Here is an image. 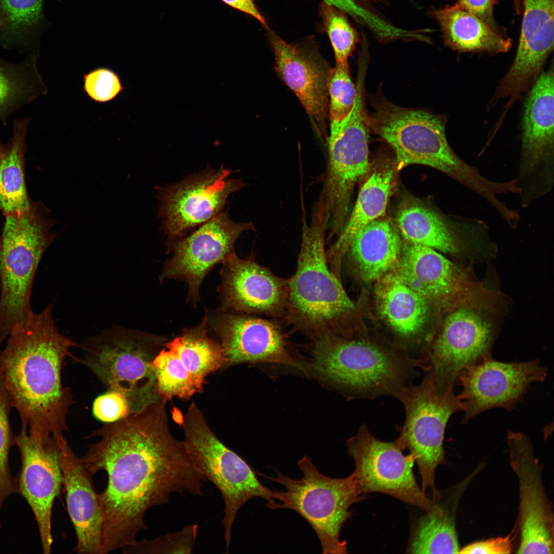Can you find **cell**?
<instances>
[{"mask_svg":"<svg viewBox=\"0 0 554 554\" xmlns=\"http://www.w3.org/2000/svg\"><path fill=\"white\" fill-rule=\"evenodd\" d=\"M162 400L108 423L89 438L99 440L81 460L93 476L106 472L98 497L103 515L102 553L133 544L147 529L145 514L168 503L173 493L201 496L207 479L193 464L183 441L171 433Z\"/></svg>","mask_w":554,"mask_h":554,"instance_id":"1","label":"cell"},{"mask_svg":"<svg viewBox=\"0 0 554 554\" xmlns=\"http://www.w3.org/2000/svg\"><path fill=\"white\" fill-rule=\"evenodd\" d=\"M53 305L33 311L8 335L0 349V377L29 434L39 441L53 438L64 447L72 398L62 370L78 344L59 331Z\"/></svg>","mask_w":554,"mask_h":554,"instance_id":"2","label":"cell"},{"mask_svg":"<svg viewBox=\"0 0 554 554\" xmlns=\"http://www.w3.org/2000/svg\"><path fill=\"white\" fill-rule=\"evenodd\" d=\"M370 102L374 111L366 112L369 129L392 148L401 166L420 164L437 169L484 199L493 193L496 181L481 175L451 148L440 116L396 105L380 93L371 96Z\"/></svg>","mask_w":554,"mask_h":554,"instance_id":"3","label":"cell"},{"mask_svg":"<svg viewBox=\"0 0 554 554\" xmlns=\"http://www.w3.org/2000/svg\"><path fill=\"white\" fill-rule=\"evenodd\" d=\"M303 219L297 267L288 279L284 319L312 340L338 335L342 320L355 306L329 268L325 249L327 229L322 213L313 207L310 222Z\"/></svg>","mask_w":554,"mask_h":554,"instance_id":"4","label":"cell"},{"mask_svg":"<svg viewBox=\"0 0 554 554\" xmlns=\"http://www.w3.org/2000/svg\"><path fill=\"white\" fill-rule=\"evenodd\" d=\"M307 372L351 399L396 398L418 375L408 356L375 343L326 335L312 340Z\"/></svg>","mask_w":554,"mask_h":554,"instance_id":"5","label":"cell"},{"mask_svg":"<svg viewBox=\"0 0 554 554\" xmlns=\"http://www.w3.org/2000/svg\"><path fill=\"white\" fill-rule=\"evenodd\" d=\"M42 201L5 215L0 236V346L33 311L31 296L41 261L56 235L55 221Z\"/></svg>","mask_w":554,"mask_h":554,"instance_id":"6","label":"cell"},{"mask_svg":"<svg viewBox=\"0 0 554 554\" xmlns=\"http://www.w3.org/2000/svg\"><path fill=\"white\" fill-rule=\"evenodd\" d=\"M164 338L114 326L78 344L82 357L75 361L88 368L108 389L122 393L130 413L163 400L159 394L153 360Z\"/></svg>","mask_w":554,"mask_h":554,"instance_id":"7","label":"cell"},{"mask_svg":"<svg viewBox=\"0 0 554 554\" xmlns=\"http://www.w3.org/2000/svg\"><path fill=\"white\" fill-rule=\"evenodd\" d=\"M180 424L183 442L193 464L223 498L222 523L225 553H229L232 527L241 507L249 500L259 497L266 500L265 506L271 509L276 503L275 492L262 485L249 464L216 437L194 402L182 416Z\"/></svg>","mask_w":554,"mask_h":554,"instance_id":"8","label":"cell"},{"mask_svg":"<svg viewBox=\"0 0 554 554\" xmlns=\"http://www.w3.org/2000/svg\"><path fill=\"white\" fill-rule=\"evenodd\" d=\"M303 476L293 479L276 471V477H264L283 485L285 491H274L276 503L272 509H289L311 526L325 554L347 553L345 541L340 540L344 523L351 516L350 507L364 499L357 490L352 473L332 478L320 472L305 456L298 462Z\"/></svg>","mask_w":554,"mask_h":554,"instance_id":"9","label":"cell"},{"mask_svg":"<svg viewBox=\"0 0 554 554\" xmlns=\"http://www.w3.org/2000/svg\"><path fill=\"white\" fill-rule=\"evenodd\" d=\"M365 74L358 73L357 95L350 114L330 125L328 160L320 197L316 202L328 222L330 230L341 231L357 183L369 173L368 131L364 106Z\"/></svg>","mask_w":554,"mask_h":554,"instance_id":"10","label":"cell"},{"mask_svg":"<svg viewBox=\"0 0 554 554\" xmlns=\"http://www.w3.org/2000/svg\"><path fill=\"white\" fill-rule=\"evenodd\" d=\"M395 398L404 406L405 418L395 442L403 450H409L418 467L422 490L425 493L430 488L436 501L441 494L436 487V470L446 463L445 428L450 417L460 411L457 395L453 390L439 391L425 375L420 384H410Z\"/></svg>","mask_w":554,"mask_h":554,"instance_id":"11","label":"cell"},{"mask_svg":"<svg viewBox=\"0 0 554 554\" xmlns=\"http://www.w3.org/2000/svg\"><path fill=\"white\" fill-rule=\"evenodd\" d=\"M519 173L521 206L549 192L554 183L553 70L552 64L533 84L525 102Z\"/></svg>","mask_w":554,"mask_h":554,"instance_id":"12","label":"cell"},{"mask_svg":"<svg viewBox=\"0 0 554 554\" xmlns=\"http://www.w3.org/2000/svg\"><path fill=\"white\" fill-rule=\"evenodd\" d=\"M347 452L355 463L352 474L358 493H383L426 512L433 508L435 501L429 499L419 487L414 476L413 457L405 455L395 442L375 438L366 424L346 443Z\"/></svg>","mask_w":554,"mask_h":554,"instance_id":"13","label":"cell"},{"mask_svg":"<svg viewBox=\"0 0 554 554\" xmlns=\"http://www.w3.org/2000/svg\"><path fill=\"white\" fill-rule=\"evenodd\" d=\"M492 339L490 324L476 308L454 309L419 367L439 391L453 390L465 367L491 357Z\"/></svg>","mask_w":554,"mask_h":554,"instance_id":"14","label":"cell"},{"mask_svg":"<svg viewBox=\"0 0 554 554\" xmlns=\"http://www.w3.org/2000/svg\"><path fill=\"white\" fill-rule=\"evenodd\" d=\"M506 439L510 465L519 483L516 553L553 554V513L542 480V464L525 434L508 431Z\"/></svg>","mask_w":554,"mask_h":554,"instance_id":"15","label":"cell"},{"mask_svg":"<svg viewBox=\"0 0 554 554\" xmlns=\"http://www.w3.org/2000/svg\"><path fill=\"white\" fill-rule=\"evenodd\" d=\"M231 173L223 165L156 187L161 228L169 239L182 236L222 212L229 196L246 186L241 180L230 177Z\"/></svg>","mask_w":554,"mask_h":554,"instance_id":"16","label":"cell"},{"mask_svg":"<svg viewBox=\"0 0 554 554\" xmlns=\"http://www.w3.org/2000/svg\"><path fill=\"white\" fill-rule=\"evenodd\" d=\"M207 325L220 341L225 366L244 363L281 364L306 373L283 328L275 320L218 309L206 315Z\"/></svg>","mask_w":554,"mask_h":554,"instance_id":"17","label":"cell"},{"mask_svg":"<svg viewBox=\"0 0 554 554\" xmlns=\"http://www.w3.org/2000/svg\"><path fill=\"white\" fill-rule=\"evenodd\" d=\"M547 371L538 360L504 363L492 357L465 367L459 377L462 390L457 395L464 413L462 423L492 408L513 409L531 384L545 379Z\"/></svg>","mask_w":554,"mask_h":554,"instance_id":"18","label":"cell"},{"mask_svg":"<svg viewBox=\"0 0 554 554\" xmlns=\"http://www.w3.org/2000/svg\"><path fill=\"white\" fill-rule=\"evenodd\" d=\"M255 230L252 223L234 222L222 211L187 237L169 243L173 255L165 263L160 280L185 282L188 286L187 300L195 305L201 284L210 270L234 252L242 233Z\"/></svg>","mask_w":554,"mask_h":554,"instance_id":"19","label":"cell"},{"mask_svg":"<svg viewBox=\"0 0 554 554\" xmlns=\"http://www.w3.org/2000/svg\"><path fill=\"white\" fill-rule=\"evenodd\" d=\"M268 36L276 73L299 100L317 135L327 141L328 86L332 68L312 38L293 44L270 30Z\"/></svg>","mask_w":554,"mask_h":554,"instance_id":"20","label":"cell"},{"mask_svg":"<svg viewBox=\"0 0 554 554\" xmlns=\"http://www.w3.org/2000/svg\"><path fill=\"white\" fill-rule=\"evenodd\" d=\"M394 270L402 282L438 306L476 308L480 287L436 250L405 241Z\"/></svg>","mask_w":554,"mask_h":554,"instance_id":"21","label":"cell"},{"mask_svg":"<svg viewBox=\"0 0 554 554\" xmlns=\"http://www.w3.org/2000/svg\"><path fill=\"white\" fill-rule=\"evenodd\" d=\"M18 448L21 471L17 479L18 492L30 507L36 521L43 552H51L52 509L63 485L59 464L61 447L54 439L38 441L22 425L14 436Z\"/></svg>","mask_w":554,"mask_h":554,"instance_id":"22","label":"cell"},{"mask_svg":"<svg viewBox=\"0 0 554 554\" xmlns=\"http://www.w3.org/2000/svg\"><path fill=\"white\" fill-rule=\"evenodd\" d=\"M218 288L220 309L273 319L284 318L288 301V279L275 275L259 264L251 253L245 259L234 252L222 263Z\"/></svg>","mask_w":554,"mask_h":554,"instance_id":"23","label":"cell"},{"mask_svg":"<svg viewBox=\"0 0 554 554\" xmlns=\"http://www.w3.org/2000/svg\"><path fill=\"white\" fill-rule=\"evenodd\" d=\"M398 229L405 241L445 253L486 252L493 244L484 221L463 216L447 217L417 201L402 205L397 213Z\"/></svg>","mask_w":554,"mask_h":554,"instance_id":"24","label":"cell"},{"mask_svg":"<svg viewBox=\"0 0 554 554\" xmlns=\"http://www.w3.org/2000/svg\"><path fill=\"white\" fill-rule=\"evenodd\" d=\"M516 55L499 85L493 100L509 96L510 107L542 73L553 49V0H524Z\"/></svg>","mask_w":554,"mask_h":554,"instance_id":"25","label":"cell"},{"mask_svg":"<svg viewBox=\"0 0 554 554\" xmlns=\"http://www.w3.org/2000/svg\"><path fill=\"white\" fill-rule=\"evenodd\" d=\"M58 461L67 510L76 536L73 552L102 554L103 515L92 475L69 445L61 449Z\"/></svg>","mask_w":554,"mask_h":554,"instance_id":"26","label":"cell"},{"mask_svg":"<svg viewBox=\"0 0 554 554\" xmlns=\"http://www.w3.org/2000/svg\"><path fill=\"white\" fill-rule=\"evenodd\" d=\"M368 174L350 215L326 251L329 268L338 277L341 262L353 239L367 224L384 215L394 187L395 169L391 164L378 165Z\"/></svg>","mask_w":554,"mask_h":554,"instance_id":"27","label":"cell"},{"mask_svg":"<svg viewBox=\"0 0 554 554\" xmlns=\"http://www.w3.org/2000/svg\"><path fill=\"white\" fill-rule=\"evenodd\" d=\"M402 245L398 228L389 220L380 217L356 235L348 250L362 279L371 281L395 268Z\"/></svg>","mask_w":554,"mask_h":554,"instance_id":"28","label":"cell"},{"mask_svg":"<svg viewBox=\"0 0 554 554\" xmlns=\"http://www.w3.org/2000/svg\"><path fill=\"white\" fill-rule=\"evenodd\" d=\"M472 479L470 475L467 477L445 492L444 498L441 493L433 509L419 520L409 547L410 553H459L457 511L461 496Z\"/></svg>","mask_w":554,"mask_h":554,"instance_id":"29","label":"cell"},{"mask_svg":"<svg viewBox=\"0 0 554 554\" xmlns=\"http://www.w3.org/2000/svg\"><path fill=\"white\" fill-rule=\"evenodd\" d=\"M431 15L442 30L444 44L459 52L504 53L511 48L510 38L499 33L458 3L434 9Z\"/></svg>","mask_w":554,"mask_h":554,"instance_id":"30","label":"cell"},{"mask_svg":"<svg viewBox=\"0 0 554 554\" xmlns=\"http://www.w3.org/2000/svg\"><path fill=\"white\" fill-rule=\"evenodd\" d=\"M375 293L381 314L398 334L410 337L422 329L428 318L429 302L394 272L377 280Z\"/></svg>","mask_w":554,"mask_h":554,"instance_id":"31","label":"cell"},{"mask_svg":"<svg viewBox=\"0 0 554 554\" xmlns=\"http://www.w3.org/2000/svg\"><path fill=\"white\" fill-rule=\"evenodd\" d=\"M29 118L15 120L12 136L0 163V211L5 216L23 212L31 205L25 180L26 137Z\"/></svg>","mask_w":554,"mask_h":554,"instance_id":"32","label":"cell"},{"mask_svg":"<svg viewBox=\"0 0 554 554\" xmlns=\"http://www.w3.org/2000/svg\"><path fill=\"white\" fill-rule=\"evenodd\" d=\"M207 323L206 315L200 324L184 329L180 336L165 344L203 390L205 378L226 363L222 346L208 334Z\"/></svg>","mask_w":554,"mask_h":554,"instance_id":"33","label":"cell"},{"mask_svg":"<svg viewBox=\"0 0 554 554\" xmlns=\"http://www.w3.org/2000/svg\"><path fill=\"white\" fill-rule=\"evenodd\" d=\"M37 55L30 54L19 64L0 58V121L45 93L36 66Z\"/></svg>","mask_w":554,"mask_h":554,"instance_id":"34","label":"cell"},{"mask_svg":"<svg viewBox=\"0 0 554 554\" xmlns=\"http://www.w3.org/2000/svg\"><path fill=\"white\" fill-rule=\"evenodd\" d=\"M46 0H0V42L5 47H28L46 24Z\"/></svg>","mask_w":554,"mask_h":554,"instance_id":"35","label":"cell"},{"mask_svg":"<svg viewBox=\"0 0 554 554\" xmlns=\"http://www.w3.org/2000/svg\"><path fill=\"white\" fill-rule=\"evenodd\" d=\"M153 365L157 391L162 399L167 401L176 397L188 400L195 393L203 391L170 349L162 348L155 356Z\"/></svg>","mask_w":554,"mask_h":554,"instance_id":"36","label":"cell"},{"mask_svg":"<svg viewBox=\"0 0 554 554\" xmlns=\"http://www.w3.org/2000/svg\"><path fill=\"white\" fill-rule=\"evenodd\" d=\"M328 90L330 125H334L348 116L357 95V85L351 80L348 62L335 63L329 80Z\"/></svg>","mask_w":554,"mask_h":554,"instance_id":"37","label":"cell"},{"mask_svg":"<svg viewBox=\"0 0 554 554\" xmlns=\"http://www.w3.org/2000/svg\"><path fill=\"white\" fill-rule=\"evenodd\" d=\"M320 12L333 49L335 63L348 62L359 41L358 33L349 22L346 14L333 6L323 1Z\"/></svg>","mask_w":554,"mask_h":554,"instance_id":"38","label":"cell"},{"mask_svg":"<svg viewBox=\"0 0 554 554\" xmlns=\"http://www.w3.org/2000/svg\"><path fill=\"white\" fill-rule=\"evenodd\" d=\"M12 407L10 396L0 377V513L5 500L18 492L17 479L12 475L9 463L10 449L15 444L9 423Z\"/></svg>","mask_w":554,"mask_h":554,"instance_id":"39","label":"cell"},{"mask_svg":"<svg viewBox=\"0 0 554 554\" xmlns=\"http://www.w3.org/2000/svg\"><path fill=\"white\" fill-rule=\"evenodd\" d=\"M196 524L151 540H136L122 548L125 553H191L198 534Z\"/></svg>","mask_w":554,"mask_h":554,"instance_id":"40","label":"cell"},{"mask_svg":"<svg viewBox=\"0 0 554 554\" xmlns=\"http://www.w3.org/2000/svg\"><path fill=\"white\" fill-rule=\"evenodd\" d=\"M84 88L92 99L100 102L111 100L123 89L117 75L105 68H98L86 74Z\"/></svg>","mask_w":554,"mask_h":554,"instance_id":"41","label":"cell"},{"mask_svg":"<svg viewBox=\"0 0 554 554\" xmlns=\"http://www.w3.org/2000/svg\"><path fill=\"white\" fill-rule=\"evenodd\" d=\"M93 412L97 419L108 423L127 417L130 413V409L127 401L122 393L109 390L95 400Z\"/></svg>","mask_w":554,"mask_h":554,"instance_id":"42","label":"cell"},{"mask_svg":"<svg viewBox=\"0 0 554 554\" xmlns=\"http://www.w3.org/2000/svg\"><path fill=\"white\" fill-rule=\"evenodd\" d=\"M517 535L515 526L511 531L505 536L490 538L472 542L460 549L459 553H511L513 550V543Z\"/></svg>","mask_w":554,"mask_h":554,"instance_id":"43","label":"cell"},{"mask_svg":"<svg viewBox=\"0 0 554 554\" xmlns=\"http://www.w3.org/2000/svg\"><path fill=\"white\" fill-rule=\"evenodd\" d=\"M323 2L350 15L357 22L370 30L377 29L381 18L375 14L361 6L356 0H323Z\"/></svg>","mask_w":554,"mask_h":554,"instance_id":"44","label":"cell"},{"mask_svg":"<svg viewBox=\"0 0 554 554\" xmlns=\"http://www.w3.org/2000/svg\"><path fill=\"white\" fill-rule=\"evenodd\" d=\"M495 0H458L463 9L478 16L496 32L503 35L504 29L497 24L493 15Z\"/></svg>","mask_w":554,"mask_h":554,"instance_id":"45","label":"cell"},{"mask_svg":"<svg viewBox=\"0 0 554 554\" xmlns=\"http://www.w3.org/2000/svg\"><path fill=\"white\" fill-rule=\"evenodd\" d=\"M229 7L251 15L265 26L266 20L261 14L253 0H221Z\"/></svg>","mask_w":554,"mask_h":554,"instance_id":"46","label":"cell"},{"mask_svg":"<svg viewBox=\"0 0 554 554\" xmlns=\"http://www.w3.org/2000/svg\"><path fill=\"white\" fill-rule=\"evenodd\" d=\"M516 9L518 13L521 12L523 8L524 0H513Z\"/></svg>","mask_w":554,"mask_h":554,"instance_id":"47","label":"cell"},{"mask_svg":"<svg viewBox=\"0 0 554 554\" xmlns=\"http://www.w3.org/2000/svg\"><path fill=\"white\" fill-rule=\"evenodd\" d=\"M4 146L3 145V144L0 142V163H1L2 157L3 153V151H4Z\"/></svg>","mask_w":554,"mask_h":554,"instance_id":"48","label":"cell"},{"mask_svg":"<svg viewBox=\"0 0 554 554\" xmlns=\"http://www.w3.org/2000/svg\"><path fill=\"white\" fill-rule=\"evenodd\" d=\"M0 27H1V23H0Z\"/></svg>","mask_w":554,"mask_h":554,"instance_id":"49","label":"cell"}]
</instances>
